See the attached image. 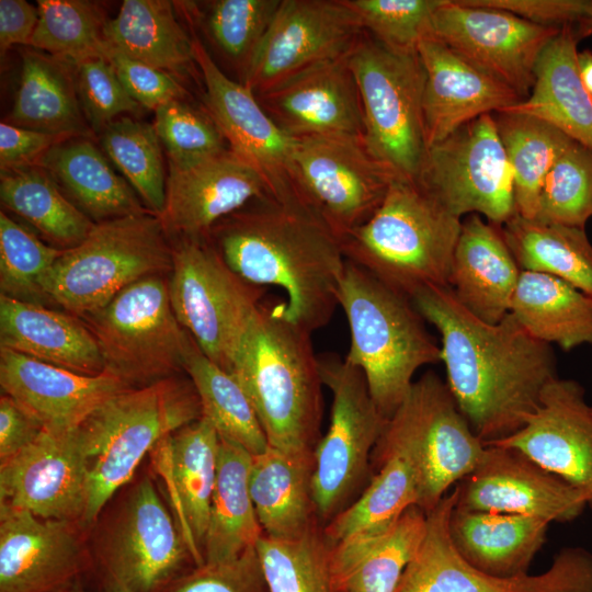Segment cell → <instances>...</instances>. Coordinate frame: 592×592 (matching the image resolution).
Returning <instances> with one entry per match:
<instances>
[{"mask_svg": "<svg viewBox=\"0 0 592 592\" xmlns=\"http://www.w3.org/2000/svg\"><path fill=\"white\" fill-rule=\"evenodd\" d=\"M412 301L440 333L446 384L474 433L486 444L517 432L558 377L550 344L510 312L498 323L482 321L449 286L424 288Z\"/></svg>", "mask_w": 592, "mask_h": 592, "instance_id": "cell-1", "label": "cell"}, {"mask_svg": "<svg viewBox=\"0 0 592 592\" xmlns=\"http://www.w3.org/2000/svg\"><path fill=\"white\" fill-rule=\"evenodd\" d=\"M207 238L243 280L282 288L293 322L310 333L330 322L346 259L339 239L317 219L258 201L218 221Z\"/></svg>", "mask_w": 592, "mask_h": 592, "instance_id": "cell-2", "label": "cell"}, {"mask_svg": "<svg viewBox=\"0 0 592 592\" xmlns=\"http://www.w3.org/2000/svg\"><path fill=\"white\" fill-rule=\"evenodd\" d=\"M311 334L288 318L285 301L264 299L230 369L269 445L296 456H314L322 436L323 383Z\"/></svg>", "mask_w": 592, "mask_h": 592, "instance_id": "cell-3", "label": "cell"}, {"mask_svg": "<svg viewBox=\"0 0 592 592\" xmlns=\"http://www.w3.org/2000/svg\"><path fill=\"white\" fill-rule=\"evenodd\" d=\"M462 218L417 180L396 177L376 212L340 239L346 261L412 298L448 286Z\"/></svg>", "mask_w": 592, "mask_h": 592, "instance_id": "cell-4", "label": "cell"}, {"mask_svg": "<svg viewBox=\"0 0 592 592\" xmlns=\"http://www.w3.org/2000/svg\"><path fill=\"white\" fill-rule=\"evenodd\" d=\"M351 343L344 357L358 367L379 411L389 419L415 372L441 361V345L413 301L346 261L338 291Z\"/></svg>", "mask_w": 592, "mask_h": 592, "instance_id": "cell-5", "label": "cell"}, {"mask_svg": "<svg viewBox=\"0 0 592 592\" xmlns=\"http://www.w3.org/2000/svg\"><path fill=\"white\" fill-rule=\"evenodd\" d=\"M201 417L192 382L178 375L126 388L99 406L77 428L89 480L81 525L95 523L109 500L162 439Z\"/></svg>", "mask_w": 592, "mask_h": 592, "instance_id": "cell-6", "label": "cell"}, {"mask_svg": "<svg viewBox=\"0 0 592 592\" xmlns=\"http://www.w3.org/2000/svg\"><path fill=\"white\" fill-rule=\"evenodd\" d=\"M168 237L150 210L95 223L82 242L56 260L44 282L45 295L77 317L94 311L130 284L170 273Z\"/></svg>", "mask_w": 592, "mask_h": 592, "instance_id": "cell-7", "label": "cell"}, {"mask_svg": "<svg viewBox=\"0 0 592 592\" xmlns=\"http://www.w3.org/2000/svg\"><path fill=\"white\" fill-rule=\"evenodd\" d=\"M369 153L397 177L417 180L426 144L425 71L418 52L394 50L364 31L348 54Z\"/></svg>", "mask_w": 592, "mask_h": 592, "instance_id": "cell-8", "label": "cell"}, {"mask_svg": "<svg viewBox=\"0 0 592 592\" xmlns=\"http://www.w3.org/2000/svg\"><path fill=\"white\" fill-rule=\"evenodd\" d=\"M375 448L400 452L413 463L418 506L429 513L453 485L477 467L486 445L471 430L447 384L429 371L413 382Z\"/></svg>", "mask_w": 592, "mask_h": 592, "instance_id": "cell-9", "label": "cell"}, {"mask_svg": "<svg viewBox=\"0 0 592 592\" xmlns=\"http://www.w3.org/2000/svg\"><path fill=\"white\" fill-rule=\"evenodd\" d=\"M168 291L183 329L208 358L230 373L267 288L235 273L208 238H178Z\"/></svg>", "mask_w": 592, "mask_h": 592, "instance_id": "cell-10", "label": "cell"}, {"mask_svg": "<svg viewBox=\"0 0 592 592\" xmlns=\"http://www.w3.org/2000/svg\"><path fill=\"white\" fill-rule=\"evenodd\" d=\"M79 318L93 334L105 371L129 388L184 372L190 335L174 315L163 275L130 284L103 307Z\"/></svg>", "mask_w": 592, "mask_h": 592, "instance_id": "cell-11", "label": "cell"}, {"mask_svg": "<svg viewBox=\"0 0 592 592\" xmlns=\"http://www.w3.org/2000/svg\"><path fill=\"white\" fill-rule=\"evenodd\" d=\"M318 358L323 386L332 394L330 423L314 453L312 496L325 526L371 481L372 454L388 419L358 367L332 353Z\"/></svg>", "mask_w": 592, "mask_h": 592, "instance_id": "cell-12", "label": "cell"}, {"mask_svg": "<svg viewBox=\"0 0 592 592\" xmlns=\"http://www.w3.org/2000/svg\"><path fill=\"white\" fill-rule=\"evenodd\" d=\"M417 181L458 218L477 214L502 226L516 214L513 175L492 114L429 147Z\"/></svg>", "mask_w": 592, "mask_h": 592, "instance_id": "cell-13", "label": "cell"}, {"mask_svg": "<svg viewBox=\"0 0 592 592\" xmlns=\"http://www.w3.org/2000/svg\"><path fill=\"white\" fill-rule=\"evenodd\" d=\"M294 161L304 208L339 241L376 212L397 177L356 138H296Z\"/></svg>", "mask_w": 592, "mask_h": 592, "instance_id": "cell-14", "label": "cell"}, {"mask_svg": "<svg viewBox=\"0 0 592 592\" xmlns=\"http://www.w3.org/2000/svg\"><path fill=\"white\" fill-rule=\"evenodd\" d=\"M457 491L426 513V531L396 592H592V553L567 547L540 574L499 578L470 566L454 548L448 521Z\"/></svg>", "mask_w": 592, "mask_h": 592, "instance_id": "cell-15", "label": "cell"}, {"mask_svg": "<svg viewBox=\"0 0 592 592\" xmlns=\"http://www.w3.org/2000/svg\"><path fill=\"white\" fill-rule=\"evenodd\" d=\"M103 582L124 592H155L195 566L179 525L146 476L130 490L96 548Z\"/></svg>", "mask_w": 592, "mask_h": 592, "instance_id": "cell-16", "label": "cell"}, {"mask_svg": "<svg viewBox=\"0 0 592 592\" xmlns=\"http://www.w3.org/2000/svg\"><path fill=\"white\" fill-rule=\"evenodd\" d=\"M193 49L205 84L206 112L228 148L262 178L272 202L310 216L297 185L296 138L269 116L251 90L224 73L200 39L193 38Z\"/></svg>", "mask_w": 592, "mask_h": 592, "instance_id": "cell-17", "label": "cell"}, {"mask_svg": "<svg viewBox=\"0 0 592 592\" xmlns=\"http://www.w3.org/2000/svg\"><path fill=\"white\" fill-rule=\"evenodd\" d=\"M363 33L343 0H281L241 82L260 95L306 69L346 56Z\"/></svg>", "mask_w": 592, "mask_h": 592, "instance_id": "cell-18", "label": "cell"}, {"mask_svg": "<svg viewBox=\"0 0 592 592\" xmlns=\"http://www.w3.org/2000/svg\"><path fill=\"white\" fill-rule=\"evenodd\" d=\"M561 27L542 26L511 12L445 0L432 19V35L466 61L513 89L531 93L536 62Z\"/></svg>", "mask_w": 592, "mask_h": 592, "instance_id": "cell-19", "label": "cell"}, {"mask_svg": "<svg viewBox=\"0 0 592 592\" xmlns=\"http://www.w3.org/2000/svg\"><path fill=\"white\" fill-rule=\"evenodd\" d=\"M87 458L77 428L47 429L0 463V503L81 525L88 502Z\"/></svg>", "mask_w": 592, "mask_h": 592, "instance_id": "cell-20", "label": "cell"}, {"mask_svg": "<svg viewBox=\"0 0 592 592\" xmlns=\"http://www.w3.org/2000/svg\"><path fill=\"white\" fill-rule=\"evenodd\" d=\"M455 489L457 508L535 516L549 523L573 521L588 506L581 491L522 452L500 445H486L477 467Z\"/></svg>", "mask_w": 592, "mask_h": 592, "instance_id": "cell-21", "label": "cell"}, {"mask_svg": "<svg viewBox=\"0 0 592 592\" xmlns=\"http://www.w3.org/2000/svg\"><path fill=\"white\" fill-rule=\"evenodd\" d=\"M486 445L515 448L581 491L592 509V407L576 380L555 378L514 434Z\"/></svg>", "mask_w": 592, "mask_h": 592, "instance_id": "cell-22", "label": "cell"}, {"mask_svg": "<svg viewBox=\"0 0 592 592\" xmlns=\"http://www.w3.org/2000/svg\"><path fill=\"white\" fill-rule=\"evenodd\" d=\"M75 522L0 503V592H66L88 566Z\"/></svg>", "mask_w": 592, "mask_h": 592, "instance_id": "cell-23", "label": "cell"}, {"mask_svg": "<svg viewBox=\"0 0 592 592\" xmlns=\"http://www.w3.org/2000/svg\"><path fill=\"white\" fill-rule=\"evenodd\" d=\"M251 201H271L262 178L229 148L187 167L169 166L160 216L169 235L207 238Z\"/></svg>", "mask_w": 592, "mask_h": 592, "instance_id": "cell-24", "label": "cell"}, {"mask_svg": "<svg viewBox=\"0 0 592 592\" xmlns=\"http://www.w3.org/2000/svg\"><path fill=\"white\" fill-rule=\"evenodd\" d=\"M289 136L364 140L363 113L348 55L316 65L255 95Z\"/></svg>", "mask_w": 592, "mask_h": 592, "instance_id": "cell-25", "label": "cell"}, {"mask_svg": "<svg viewBox=\"0 0 592 592\" xmlns=\"http://www.w3.org/2000/svg\"><path fill=\"white\" fill-rule=\"evenodd\" d=\"M418 54L425 71L422 109L426 149L479 116L502 112L523 100L433 35L420 42Z\"/></svg>", "mask_w": 592, "mask_h": 592, "instance_id": "cell-26", "label": "cell"}, {"mask_svg": "<svg viewBox=\"0 0 592 592\" xmlns=\"http://www.w3.org/2000/svg\"><path fill=\"white\" fill-rule=\"evenodd\" d=\"M0 385L44 428L73 430L99 406L129 388L103 372L86 375L0 348Z\"/></svg>", "mask_w": 592, "mask_h": 592, "instance_id": "cell-27", "label": "cell"}, {"mask_svg": "<svg viewBox=\"0 0 592 592\" xmlns=\"http://www.w3.org/2000/svg\"><path fill=\"white\" fill-rule=\"evenodd\" d=\"M521 269L501 226L470 214L462 220L448 286L474 316L498 323L509 312Z\"/></svg>", "mask_w": 592, "mask_h": 592, "instance_id": "cell-28", "label": "cell"}, {"mask_svg": "<svg viewBox=\"0 0 592 592\" xmlns=\"http://www.w3.org/2000/svg\"><path fill=\"white\" fill-rule=\"evenodd\" d=\"M166 458L180 530L195 566L203 565V544L217 478L220 437L201 417L158 443Z\"/></svg>", "mask_w": 592, "mask_h": 592, "instance_id": "cell-29", "label": "cell"}, {"mask_svg": "<svg viewBox=\"0 0 592 592\" xmlns=\"http://www.w3.org/2000/svg\"><path fill=\"white\" fill-rule=\"evenodd\" d=\"M0 344L77 373L105 372L98 343L79 317L4 295H0Z\"/></svg>", "mask_w": 592, "mask_h": 592, "instance_id": "cell-30", "label": "cell"}, {"mask_svg": "<svg viewBox=\"0 0 592 592\" xmlns=\"http://www.w3.org/2000/svg\"><path fill=\"white\" fill-rule=\"evenodd\" d=\"M548 526V521L535 516L457 506L448 521L449 537L460 557L481 572L499 578L527 573L546 540Z\"/></svg>", "mask_w": 592, "mask_h": 592, "instance_id": "cell-31", "label": "cell"}, {"mask_svg": "<svg viewBox=\"0 0 592 592\" xmlns=\"http://www.w3.org/2000/svg\"><path fill=\"white\" fill-rule=\"evenodd\" d=\"M426 531V513L408 508L384 531L332 544L337 592H396Z\"/></svg>", "mask_w": 592, "mask_h": 592, "instance_id": "cell-32", "label": "cell"}, {"mask_svg": "<svg viewBox=\"0 0 592 592\" xmlns=\"http://www.w3.org/2000/svg\"><path fill=\"white\" fill-rule=\"evenodd\" d=\"M578 41L571 25L562 26L536 62L528 96L504 111L545 121L592 150V94L580 79Z\"/></svg>", "mask_w": 592, "mask_h": 592, "instance_id": "cell-33", "label": "cell"}, {"mask_svg": "<svg viewBox=\"0 0 592 592\" xmlns=\"http://www.w3.org/2000/svg\"><path fill=\"white\" fill-rule=\"evenodd\" d=\"M314 466V456H296L270 445L252 457L250 493L265 536L294 539L322 524L312 496Z\"/></svg>", "mask_w": 592, "mask_h": 592, "instance_id": "cell-34", "label": "cell"}, {"mask_svg": "<svg viewBox=\"0 0 592 592\" xmlns=\"http://www.w3.org/2000/svg\"><path fill=\"white\" fill-rule=\"evenodd\" d=\"M8 123L67 138L89 134L91 128L79 102L75 65L33 48L24 50Z\"/></svg>", "mask_w": 592, "mask_h": 592, "instance_id": "cell-35", "label": "cell"}, {"mask_svg": "<svg viewBox=\"0 0 592 592\" xmlns=\"http://www.w3.org/2000/svg\"><path fill=\"white\" fill-rule=\"evenodd\" d=\"M35 166L43 168L94 223L148 210L88 139L70 137L53 146Z\"/></svg>", "mask_w": 592, "mask_h": 592, "instance_id": "cell-36", "label": "cell"}, {"mask_svg": "<svg viewBox=\"0 0 592 592\" xmlns=\"http://www.w3.org/2000/svg\"><path fill=\"white\" fill-rule=\"evenodd\" d=\"M252 455L220 439L217 478L212 497L203 561L220 562L255 547L263 535L250 493Z\"/></svg>", "mask_w": 592, "mask_h": 592, "instance_id": "cell-37", "label": "cell"}, {"mask_svg": "<svg viewBox=\"0 0 592 592\" xmlns=\"http://www.w3.org/2000/svg\"><path fill=\"white\" fill-rule=\"evenodd\" d=\"M103 38L106 50L172 76L195 62L193 39L179 23L170 1L124 0L116 16L105 22Z\"/></svg>", "mask_w": 592, "mask_h": 592, "instance_id": "cell-38", "label": "cell"}, {"mask_svg": "<svg viewBox=\"0 0 592 592\" xmlns=\"http://www.w3.org/2000/svg\"><path fill=\"white\" fill-rule=\"evenodd\" d=\"M510 314L534 338L563 351L592 344V297L553 275L521 271Z\"/></svg>", "mask_w": 592, "mask_h": 592, "instance_id": "cell-39", "label": "cell"}, {"mask_svg": "<svg viewBox=\"0 0 592 592\" xmlns=\"http://www.w3.org/2000/svg\"><path fill=\"white\" fill-rule=\"evenodd\" d=\"M373 477L360 497L323 526L331 544L389 527L418 505L419 482L413 463L402 453L374 449Z\"/></svg>", "mask_w": 592, "mask_h": 592, "instance_id": "cell-40", "label": "cell"}, {"mask_svg": "<svg viewBox=\"0 0 592 592\" xmlns=\"http://www.w3.org/2000/svg\"><path fill=\"white\" fill-rule=\"evenodd\" d=\"M501 230L522 271L553 275L592 297V244L584 228L515 214Z\"/></svg>", "mask_w": 592, "mask_h": 592, "instance_id": "cell-41", "label": "cell"}, {"mask_svg": "<svg viewBox=\"0 0 592 592\" xmlns=\"http://www.w3.org/2000/svg\"><path fill=\"white\" fill-rule=\"evenodd\" d=\"M0 198L62 250L82 242L95 225L38 166L1 170Z\"/></svg>", "mask_w": 592, "mask_h": 592, "instance_id": "cell-42", "label": "cell"}, {"mask_svg": "<svg viewBox=\"0 0 592 592\" xmlns=\"http://www.w3.org/2000/svg\"><path fill=\"white\" fill-rule=\"evenodd\" d=\"M183 369L197 392L202 417L221 440L252 456L266 451L269 442L248 395L232 374L202 352L191 335Z\"/></svg>", "mask_w": 592, "mask_h": 592, "instance_id": "cell-43", "label": "cell"}, {"mask_svg": "<svg viewBox=\"0 0 592 592\" xmlns=\"http://www.w3.org/2000/svg\"><path fill=\"white\" fill-rule=\"evenodd\" d=\"M492 115L513 175L516 214L533 219L549 170L573 140L531 115L508 111Z\"/></svg>", "mask_w": 592, "mask_h": 592, "instance_id": "cell-44", "label": "cell"}, {"mask_svg": "<svg viewBox=\"0 0 592 592\" xmlns=\"http://www.w3.org/2000/svg\"><path fill=\"white\" fill-rule=\"evenodd\" d=\"M255 549L270 592H337L322 524L294 539L263 534Z\"/></svg>", "mask_w": 592, "mask_h": 592, "instance_id": "cell-45", "label": "cell"}, {"mask_svg": "<svg viewBox=\"0 0 592 592\" xmlns=\"http://www.w3.org/2000/svg\"><path fill=\"white\" fill-rule=\"evenodd\" d=\"M100 143L147 209L160 217L166 205L167 177L153 125L123 116L104 127Z\"/></svg>", "mask_w": 592, "mask_h": 592, "instance_id": "cell-46", "label": "cell"}, {"mask_svg": "<svg viewBox=\"0 0 592 592\" xmlns=\"http://www.w3.org/2000/svg\"><path fill=\"white\" fill-rule=\"evenodd\" d=\"M39 19L29 46L73 65L93 56H105V20L91 2L39 0Z\"/></svg>", "mask_w": 592, "mask_h": 592, "instance_id": "cell-47", "label": "cell"}, {"mask_svg": "<svg viewBox=\"0 0 592 592\" xmlns=\"http://www.w3.org/2000/svg\"><path fill=\"white\" fill-rule=\"evenodd\" d=\"M62 249L41 241L33 232L0 213L1 295L33 304L48 300L44 282Z\"/></svg>", "mask_w": 592, "mask_h": 592, "instance_id": "cell-48", "label": "cell"}, {"mask_svg": "<svg viewBox=\"0 0 592 592\" xmlns=\"http://www.w3.org/2000/svg\"><path fill=\"white\" fill-rule=\"evenodd\" d=\"M591 217L592 150L573 140L549 170L533 219L584 228Z\"/></svg>", "mask_w": 592, "mask_h": 592, "instance_id": "cell-49", "label": "cell"}, {"mask_svg": "<svg viewBox=\"0 0 592 592\" xmlns=\"http://www.w3.org/2000/svg\"><path fill=\"white\" fill-rule=\"evenodd\" d=\"M281 0H217L208 4L204 25L217 49L243 76Z\"/></svg>", "mask_w": 592, "mask_h": 592, "instance_id": "cell-50", "label": "cell"}, {"mask_svg": "<svg viewBox=\"0 0 592 592\" xmlns=\"http://www.w3.org/2000/svg\"><path fill=\"white\" fill-rule=\"evenodd\" d=\"M363 30L398 52H418L432 35V19L445 0H343Z\"/></svg>", "mask_w": 592, "mask_h": 592, "instance_id": "cell-51", "label": "cell"}, {"mask_svg": "<svg viewBox=\"0 0 592 592\" xmlns=\"http://www.w3.org/2000/svg\"><path fill=\"white\" fill-rule=\"evenodd\" d=\"M153 127L169 157V166L187 167L226 149V140L210 116L183 100L155 111Z\"/></svg>", "mask_w": 592, "mask_h": 592, "instance_id": "cell-52", "label": "cell"}, {"mask_svg": "<svg viewBox=\"0 0 592 592\" xmlns=\"http://www.w3.org/2000/svg\"><path fill=\"white\" fill-rule=\"evenodd\" d=\"M81 110L92 132L100 134L124 113H136L140 105L121 83L106 56H93L75 65Z\"/></svg>", "mask_w": 592, "mask_h": 592, "instance_id": "cell-53", "label": "cell"}, {"mask_svg": "<svg viewBox=\"0 0 592 592\" xmlns=\"http://www.w3.org/2000/svg\"><path fill=\"white\" fill-rule=\"evenodd\" d=\"M155 592H270L255 547L220 562L193 566Z\"/></svg>", "mask_w": 592, "mask_h": 592, "instance_id": "cell-54", "label": "cell"}, {"mask_svg": "<svg viewBox=\"0 0 592 592\" xmlns=\"http://www.w3.org/2000/svg\"><path fill=\"white\" fill-rule=\"evenodd\" d=\"M116 75L129 96L140 106L156 111L174 100H183L185 89L166 71L113 50H105Z\"/></svg>", "mask_w": 592, "mask_h": 592, "instance_id": "cell-55", "label": "cell"}, {"mask_svg": "<svg viewBox=\"0 0 592 592\" xmlns=\"http://www.w3.org/2000/svg\"><path fill=\"white\" fill-rule=\"evenodd\" d=\"M471 7L511 12L532 23L562 27L579 23L592 13V0H462Z\"/></svg>", "mask_w": 592, "mask_h": 592, "instance_id": "cell-56", "label": "cell"}, {"mask_svg": "<svg viewBox=\"0 0 592 592\" xmlns=\"http://www.w3.org/2000/svg\"><path fill=\"white\" fill-rule=\"evenodd\" d=\"M64 139H67V137L1 122V170L35 166L53 146Z\"/></svg>", "mask_w": 592, "mask_h": 592, "instance_id": "cell-57", "label": "cell"}, {"mask_svg": "<svg viewBox=\"0 0 592 592\" xmlns=\"http://www.w3.org/2000/svg\"><path fill=\"white\" fill-rule=\"evenodd\" d=\"M44 426L8 395L0 398V463L30 445Z\"/></svg>", "mask_w": 592, "mask_h": 592, "instance_id": "cell-58", "label": "cell"}, {"mask_svg": "<svg viewBox=\"0 0 592 592\" xmlns=\"http://www.w3.org/2000/svg\"><path fill=\"white\" fill-rule=\"evenodd\" d=\"M38 19V8L25 0H0L1 56L12 45L29 46Z\"/></svg>", "mask_w": 592, "mask_h": 592, "instance_id": "cell-59", "label": "cell"}, {"mask_svg": "<svg viewBox=\"0 0 592 592\" xmlns=\"http://www.w3.org/2000/svg\"><path fill=\"white\" fill-rule=\"evenodd\" d=\"M580 79L585 89L592 94V50L584 49L577 56Z\"/></svg>", "mask_w": 592, "mask_h": 592, "instance_id": "cell-60", "label": "cell"}, {"mask_svg": "<svg viewBox=\"0 0 592 592\" xmlns=\"http://www.w3.org/2000/svg\"><path fill=\"white\" fill-rule=\"evenodd\" d=\"M577 35L579 38L592 35V13L579 23Z\"/></svg>", "mask_w": 592, "mask_h": 592, "instance_id": "cell-61", "label": "cell"}, {"mask_svg": "<svg viewBox=\"0 0 592 592\" xmlns=\"http://www.w3.org/2000/svg\"><path fill=\"white\" fill-rule=\"evenodd\" d=\"M96 592H124V591L111 584L102 583V587Z\"/></svg>", "mask_w": 592, "mask_h": 592, "instance_id": "cell-62", "label": "cell"}, {"mask_svg": "<svg viewBox=\"0 0 592 592\" xmlns=\"http://www.w3.org/2000/svg\"><path fill=\"white\" fill-rule=\"evenodd\" d=\"M66 592H84L83 588H82V584L79 581H77L76 583H73Z\"/></svg>", "mask_w": 592, "mask_h": 592, "instance_id": "cell-63", "label": "cell"}]
</instances>
